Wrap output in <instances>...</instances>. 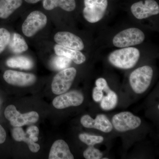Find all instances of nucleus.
<instances>
[{"instance_id":"nucleus-1","label":"nucleus","mask_w":159,"mask_h":159,"mask_svg":"<svg viewBox=\"0 0 159 159\" xmlns=\"http://www.w3.org/2000/svg\"><path fill=\"white\" fill-rule=\"evenodd\" d=\"M139 50L135 48H124L112 52L108 60L112 65L119 68L127 70L132 68L140 57Z\"/></svg>"},{"instance_id":"nucleus-2","label":"nucleus","mask_w":159,"mask_h":159,"mask_svg":"<svg viewBox=\"0 0 159 159\" xmlns=\"http://www.w3.org/2000/svg\"><path fill=\"white\" fill-rule=\"evenodd\" d=\"M153 73L150 66H145L137 69L131 74L129 83L136 93H143L147 90L151 82Z\"/></svg>"},{"instance_id":"nucleus-3","label":"nucleus","mask_w":159,"mask_h":159,"mask_svg":"<svg viewBox=\"0 0 159 159\" xmlns=\"http://www.w3.org/2000/svg\"><path fill=\"white\" fill-rule=\"evenodd\" d=\"M145 38V34L140 29L130 28L125 29L115 35L113 39V43L117 48H128L142 43Z\"/></svg>"},{"instance_id":"nucleus-4","label":"nucleus","mask_w":159,"mask_h":159,"mask_svg":"<svg viewBox=\"0 0 159 159\" xmlns=\"http://www.w3.org/2000/svg\"><path fill=\"white\" fill-rule=\"evenodd\" d=\"M4 114L11 125L14 127L34 124L39 119V115L36 112L33 111L22 114L17 111L14 105L11 104L6 107Z\"/></svg>"},{"instance_id":"nucleus-5","label":"nucleus","mask_w":159,"mask_h":159,"mask_svg":"<svg viewBox=\"0 0 159 159\" xmlns=\"http://www.w3.org/2000/svg\"><path fill=\"white\" fill-rule=\"evenodd\" d=\"M76 74L77 70L73 67L63 70L56 74L51 84L53 93L60 95L66 93L71 87Z\"/></svg>"},{"instance_id":"nucleus-6","label":"nucleus","mask_w":159,"mask_h":159,"mask_svg":"<svg viewBox=\"0 0 159 159\" xmlns=\"http://www.w3.org/2000/svg\"><path fill=\"white\" fill-rule=\"evenodd\" d=\"M84 3L83 16L86 20L95 23L102 19L108 5L107 0H84Z\"/></svg>"},{"instance_id":"nucleus-7","label":"nucleus","mask_w":159,"mask_h":159,"mask_svg":"<svg viewBox=\"0 0 159 159\" xmlns=\"http://www.w3.org/2000/svg\"><path fill=\"white\" fill-rule=\"evenodd\" d=\"M47 22V16L41 11H32L23 23L22 26L23 33L27 37H32L46 26Z\"/></svg>"},{"instance_id":"nucleus-8","label":"nucleus","mask_w":159,"mask_h":159,"mask_svg":"<svg viewBox=\"0 0 159 159\" xmlns=\"http://www.w3.org/2000/svg\"><path fill=\"white\" fill-rule=\"evenodd\" d=\"M141 119L128 111L122 112L115 115L112 123L115 128L120 132L133 130L141 124Z\"/></svg>"},{"instance_id":"nucleus-9","label":"nucleus","mask_w":159,"mask_h":159,"mask_svg":"<svg viewBox=\"0 0 159 159\" xmlns=\"http://www.w3.org/2000/svg\"><path fill=\"white\" fill-rule=\"evenodd\" d=\"M131 11L138 19H144L158 14L159 6L157 3L154 0H145L144 2L140 1L132 5Z\"/></svg>"},{"instance_id":"nucleus-10","label":"nucleus","mask_w":159,"mask_h":159,"mask_svg":"<svg viewBox=\"0 0 159 159\" xmlns=\"http://www.w3.org/2000/svg\"><path fill=\"white\" fill-rule=\"evenodd\" d=\"M84 100V97L82 93L78 91H72L55 97L53 99V105L55 108L62 109L80 105Z\"/></svg>"},{"instance_id":"nucleus-11","label":"nucleus","mask_w":159,"mask_h":159,"mask_svg":"<svg viewBox=\"0 0 159 159\" xmlns=\"http://www.w3.org/2000/svg\"><path fill=\"white\" fill-rule=\"evenodd\" d=\"M3 77L7 83L17 86H29L33 85L36 81L34 74L12 70L5 71Z\"/></svg>"},{"instance_id":"nucleus-12","label":"nucleus","mask_w":159,"mask_h":159,"mask_svg":"<svg viewBox=\"0 0 159 159\" xmlns=\"http://www.w3.org/2000/svg\"><path fill=\"white\" fill-rule=\"evenodd\" d=\"M80 123L85 128H94L104 133H109L112 130L113 126L105 115L100 114L93 119L88 115H84L80 119Z\"/></svg>"},{"instance_id":"nucleus-13","label":"nucleus","mask_w":159,"mask_h":159,"mask_svg":"<svg viewBox=\"0 0 159 159\" xmlns=\"http://www.w3.org/2000/svg\"><path fill=\"white\" fill-rule=\"evenodd\" d=\"M54 39L57 44L73 50L81 51L84 44L80 38L70 32L61 31L54 35Z\"/></svg>"},{"instance_id":"nucleus-14","label":"nucleus","mask_w":159,"mask_h":159,"mask_svg":"<svg viewBox=\"0 0 159 159\" xmlns=\"http://www.w3.org/2000/svg\"><path fill=\"white\" fill-rule=\"evenodd\" d=\"M49 159H74L66 142L63 140H57L53 143L50 153Z\"/></svg>"},{"instance_id":"nucleus-15","label":"nucleus","mask_w":159,"mask_h":159,"mask_svg":"<svg viewBox=\"0 0 159 159\" xmlns=\"http://www.w3.org/2000/svg\"><path fill=\"white\" fill-rule=\"evenodd\" d=\"M54 50L56 55L68 57L77 64H81L85 61V56L79 51L67 48L58 44L55 45Z\"/></svg>"},{"instance_id":"nucleus-16","label":"nucleus","mask_w":159,"mask_h":159,"mask_svg":"<svg viewBox=\"0 0 159 159\" xmlns=\"http://www.w3.org/2000/svg\"><path fill=\"white\" fill-rule=\"evenodd\" d=\"M13 139L16 142H26L29 146V149L32 152L36 153L40 149V145L34 142L30 136L26 133L21 127H15L12 131Z\"/></svg>"},{"instance_id":"nucleus-17","label":"nucleus","mask_w":159,"mask_h":159,"mask_svg":"<svg viewBox=\"0 0 159 159\" xmlns=\"http://www.w3.org/2000/svg\"><path fill=\"white\" fill-rule=\"evenodd\" d=\"M43 6L47 10L59 7L66 11H71L76 8V2L75 0H43Z\"/></svg>"},{"instance_id":"nucleus-18","label":"nucleus","mask_w":159,"mask_h":159,"mask_svg":"<svg viewBox=\"0 0 159 159\" xmlns=\"http://www.w3.org/2000/svg\"><path fill=\"white\" fill-rule=\"evenodd\" d=\"M22 3V0H0V18L9 17Z\"/></svg>"},{"instance_id":"nucleus-19","label":"nucleus","mask_w":159,"mask_h":159,"mask_svg":"<svg viewBox=\"0 0 159 159\" xmlns=\"http://www.w3.org/2000/svg\"><path fill=\"white\" fill-rule=\"evenodd\" d=\"M6 64L9 67L23 70H30L34 66L31 58L24 56H16L7 60Z\"/></svg>"},{"instance_id":"nucleus-20","label":"nucleus","mask_w":159,"mask_h":159,"mask_svg":"<svg viewBox=\"0 0 159 159\" xmlns=\"http://www.w3.org/2000/svg\"><path fill=\"white\" fill-rule=\"evenodd\" d=\"M9 48L13 53L20 54L27 51L28 44L24 38L18 33H14L12 40L9 42Z\"/></svg>"},{"instance_id":"nucleus-21","label":"nucleus","mask_w":159,"mask_h":159,"mask_svg":"<svg viewBox=\"0 0 159 159\" xmlns=\"http://www.w3.org/2000/svg\"><path fill=\"white\" fill-rule=\"evenodd\" d=\"M107 94V96L103 97L101 100L100 106L104 110H111L116 107L118 103V96L112 90Z\"/></svg>"},{"instance_id":"nucleus-22","label":"nucleus","mask_w":159,"mask_h":159,"mask_svg":"<svg viewBox=\"0 0 159 159\" xmlns=\"http://www.w3.org/2000/svg\"><path fill=\"white\" fill-rule=\"evenodd\" d=\"M71 60L63 56H55L51 61V67L56 70H64L68 67L71 63Z\"/></svg>"},{"instance_id":"nucleus-23","label":"nucleus","mask_w":159,"mask_h":159,"mask_svg":"<svg viewBox=\"0 0 159 159\" xmlns=\"http://www.w3.org/2000/svg\"><path fill=\"white\" fill-rule=\"evenodd\" d=\"M79 139L81 142L89 146H94L103 142L104 139L100 136L93 135L89 134H81L79 135Z\"/></svg>"},{"instance_id":"nucleus-24","label":"nucleus","mask_w":159,"mask_h":159,"mask_svg":"<svg viewBox=\"0 0 159 159\" xmlns=\"http://www.w3.org/2000/svg\"><path fill=\"white\" fill-rule=\"evenodd\" d=\"M10 34L6 29H0V54L6 49L10 40Z\"/></svg>"},{"instance_id":"nucleus-25","label":"nucleus","mask_w":159,"mask_h":159,"mask_svg":"<svg viewBox=\"0 0 159 159\" xmlns=\"http://www.w3.org/2000/svg\"><path fill=\"white\" fill-rule=\"evenodd\" d=\"M83 156L86 159H99L102 158L103 154L99 149L90 146L84 151Z\"/></svg>"},{"instance_id":"nucleus-26","label":"nucleus","mask_w":159,"mask_h":159,"mask_svg":"<svg viewBox=\"0 0 159 159\" xmlns=\"http://www.w3.org/2000/svg\"><path fill=\"white\" fill-rule=\"evenodd\" d=\"M39 129L37 126L31 125L27 128L26 133L30 136V138L34 142L38 141V136L39 134Z\"/></svg>"},{"instance_id":"nucleus-27","label":"nucleus","mask_w":159,"mask_h":159,"mask_svg":"<svg viewBox=\"0 0 159 159\" xmlns=\"http://www.w3.org/2000/svg\"><path fill=\"white\" fill-rule=\"evenodd\" d=\"M96 84L97 87L104 91L106 93L111 90L109 87L107 82L104 78H100L97 79L96 81Z\"/></svg>"},{"instance_id":"nucleus-28","label":"nucleus","mask_w":159,"mask_h":159,"mask_svg":"<svg viewBox=\"0 0 159 159\" xmlns=\"http://www.w3.org/2000/svg\"><path fill=\"white\" fill-rule=\"evenodd\" d=\"M103 97V91L98 87L94 88L93 93V99L94 101L97 102H100Z\"/></svg>"},{"instance_id":"nucleus-29","label":"nucleus","mask_w":159,"mask_h":159,"mask_svg":"<svg viewBox=\"0 0 159 159\" xmlns=\"http://www.w3.org/2000/svg\"><path fill=\"white\" fill-rule=\"evenodd\" d=\"M6 133L4 128L0 125V144H2L6 141Z\"/></svg>"},{"instance_id":"nucleus-30","label":"nucleus","mask_w":159,"mask_h":159,"mask_svg":"<svg viewBox=\"0 0 159 159\" xmlns=\"http://www.w3.org/2000/svg\"><path fill=\"white\" fill-rule=\"evenodd\" d=\"M27 3H30V4H35L41 0H25Z\"/></svg>"},{"instance_id":"nucleus-31","label":"nucleus","mask_w":159,"mask_h":159,"mask_svg":"<svg viewBox=\"0 0 159 159\" xmlns=\"http://www.w3.org/2000/svg\"><path fill=\"white\" fill-rule=\"evenodd\" d=\"M158 109H159V105H158Z\"/></svg>"}]
</instances>
